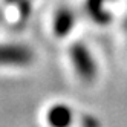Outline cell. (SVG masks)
I'll return each mask as SVG.
<instances>
[{
	"instance_id": "2",
	"label": "cell",
	"mask_w": 127,
	"mask_h": 127,
	"mask_svg": "<svg viewBox=\"0 0 127 127\" xmlns=\"http://www.w3.org/2000/svg\"><path fill=\"white\" fill-rule=\"evenodd\" d=\"M29 52L23 48L0 46V64H22L28 61Z\"/></svg>"
},
{
	"instance_id": "1",
	"label": "cell",
	"mask_w": 127,
	"mask_h": 127,
	"mask_svg": "<svg viewBox=\"0 0 127 127\" xmlns=\"http://www.w3.org/2000/svg\"><path fill=\"white\" fill-rule=\"evenodd\" d=\"M72 60H74V64L77 67V70L80 72V75L90 80L94 78L95 75V64H94V60L90 58L89 52L83 48V46H74L72 48Z\"/></svg>"
},
{
	"instance_id": "4",
	"label": "cell",
	"mask_w": 127,
	"mask_h": 127,
	"mask_svg": "<svg viewBox=\"0 0 127 127\" xmlns=\"http://www.w3.org/2000/svg\"><path fill=\"white\" fill-rule=\"evenodd\" d=\"M70 25H72V15L70 12L64 11V12H60L57 20H55V29L58 34H66L70 29Z\"/></svg>"
},
{
	"instance_id": "3",
	"label": "cell",
	"mask_w": 127,
	"mask_h": 127,
	"mask_svg": "<svg viewBox=\"0 0 127 127\" xmlns=\"http://www.w3.org/2000/svg\"><path fill=\"white\" fill-rule=\"evenodd\" d=\"M70 120L72 115L66 106H54L48 113V121L52 127H67Z\"/></svg>"
}]
</instances>
